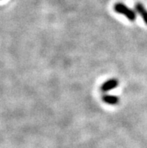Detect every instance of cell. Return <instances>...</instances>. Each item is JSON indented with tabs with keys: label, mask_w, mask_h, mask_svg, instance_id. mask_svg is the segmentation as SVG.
<instances>
[{
	"label": "cell",
	"mask_w": 147,
	"mask_h": 148,
	"mask_svg": "<svg viewBox=\"0 0 147 148\" xmlns=\"http://www.w3.org/2000/svg\"><path fill=\"white\" fill-rule=\"evenodd\" d=\"M114 11L118 14L124 15L130 21H134L136 20V13L134 10L131 9L126 5L122 2H117L114 5Z\"/></svg>",
	"instance_id": "6da1fadb"
},
{
	"label": "cell",
	"mask_w": 147,
	"mask_h": 148,
	"mask_svg": "<svg viewBox=\"0 0 147 148\" xmlns=\"http://www.w3.org/2000/svg\"><path fill=\"white\" fill-rule=\"evenodd\" d=\"M119 85V81L116 79H110L105 82L101 86V90L103 92H108L116 88Z\"/></svg>",
	"instance_id": "7a4b0ae2"
},
{
	"label": "cell",
	"mask_w": 147,
	"mask_h": 148,
	"mask_svg": "<svg viewBox=\"0 0 147 148\" xmlns=\"http://www.w3.org/2000/svg\"><path fill=\"white\" fill-rule=\"evenodd\" d=\"M135 11L140 14L146 24L147 25V9L145 6L140 2H137L135 4Z\"/></svg>",
	"instance_id": "3957f363"
},
{
	"label": "cell",
	"mask_w": 147,
	"mask_h": 148,
	"mask_svg": "<svg viewBox=\"0 0 147 148\" xmlns=\"http://www.w3.org/2000/svg\"><path fill=\"white\" fill-rule=\"evenodd\" d=\"M102 99L104 102L110 105H115L119 103V99L116 96H112V95H104L103 96Z\"/></svg>",
	"instance_id": "277c9868"
}]
</instances>
